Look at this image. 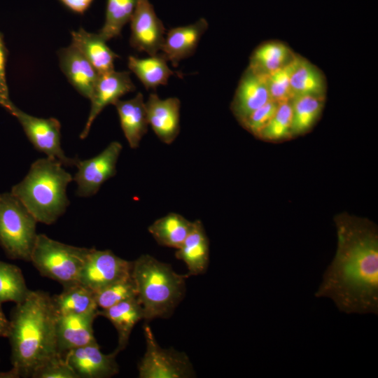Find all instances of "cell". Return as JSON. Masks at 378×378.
<instances>
[{"instance_id": "cell-1", "label": "cell", "mask_w": 378, "mask_h": 378, "mask_svg": "<svg viewBox=\"0 0 378 378\" xmlns=\"http://www.w3.org/2000/svg\"><path fill=\"white\" fill-rule=\"evenodd\" d=\"M337 244L314 295L347 314H378V229L346 212L334 218Z\"/></svg>"}, {"instance_id": "cell-2", "label": "cell", "mask_w": 378, "mask_h": 378, "mask_svg": "<svg viewBox=\"0 0 378 378\" xmlns=\"http://www.w3.org/2000/svg\"><path fill=\"white\" fill-rule=\"evenodd\" d=\"M57 316L52 297L44 291L30 290L22 302L15 304L7 337L11 346V370L17 377H31L44 363L60 354Z\"/></svg>"}, {"instance_id": "cell-3", "label": "cell", "mask_w": 378, "mask_h": 378, "mask_svg": "<svg viewBox=\"0 0 378 378\" xmlns=\"http://www.w3.org/2000/svg\"><path fill=\"white\" fill-rule=\"evenodd\" d=\"M55 158L46 157L34 161L25 177L11 189L14 195L37 222L54 223L69 204L66 188L71 175Z\"/></svg>"}, {"instance_id": "cell-4", "label": "cell", "mask_w": 378, "mask_h": 378, "mask_svg": "<svg viewBox=\"0 0 378 378\" xmlns=\"http://www.w3.org/2000/svg\"><path fill=\"white\" fill-rule=\"evenodd\" d=\"M132 276L144 320L167 318L183 299L189 275L176 273L172 266L144 254L133 261Z\"/></svg>"}, {"instance_id": "cell-5", "label": "cell", "mask_w": 378, "mask_h": 378, "mask_svg": "<svg viewBox=\"0 0 378 378\" xmlns=\"http://www.w3.org/2000/svg\"><path fill=\"white\" fill-rule=\"evenodd\" d=\"M90 248L66 244L38 234L30 261L42 276L64 287L78 283Z\"/></svg>"}, {"instance_id": "cell-6", "label": "cell", "mask_w": 378, "mask_h": 378, "mask_svg": "<svg viewBox=\"0 0 378 378\" xmlns=\"http://www.w3.org/2000/svg\"><path fill=\"white\" fill-rule=\"evenodd\" d=\"M37 223L11 192L0 194V244L10 258L30 261Z\"/></svg>"}, {"instance_id": "cell-7", "label": "cell", "mask_w": 378, "mask_h": 378, "mask_svg": "<svg viewBox=\"0 0 378 378\" xmlns=\"http://www.w3.org/2000/svg\"><path fill=\"white\" fill-rule=\"evenodd\" d=\"M146 351L139 363V378H190L196 374L189 357L173 348L164 349L149 326L144 327Z\"/></svg>"}, {"instance_id": "cell-8", "label": "cell", "mask_w": 378, "mask_h": 378, "mask_svg": "<svg viewBox=\"0 0 378 378\" xmlns=\"http://www.w3.org/2000/svg\"><path fill=\"white\" fill-rule=\"evenodd\" d=\"M22 125L27 138L40 152L57 159L64 166L75 165L76 158L67 157L61 146V125L55 118H41L31 115L12 104L8 111Z\"/></svg>"}, {"instance_id": "cell-9", "label": "cell", "mask_w": 378, "mask_h": 378, "mask_svg": "<svg viewBox=\"0 0 378 378\" xmlns=\"http://www.w3.org/2000/svg\"><path fill=\"white\" fill-rule=\"evenodd\" d=\"M133 261L122 259L110 250L91 248L78 282L96 292L132 274Z\"/></svg>"}, {"instance_id": "cell-10", "label": "cell", "mask_w": 378, "mask_h": 378, "mask_svg": "<svg viewBox=\"0 0 378 378\" xmlns=\"http://www.w3.org/2000/svg\"><path fill=\"white\" fill-rule=\"evenodd\" d=\"M122 149V144L115 141L92 158L77 159L75 165L78 170L73 178L77 184V195H94L105 181L115 175L116 164Z\"/></svg>"}, {"instance_id": "cell-11", "label": "cell", "mask_w": 378, "mask_h": 378, "mask_svg": "<svg viewBox=\"0 0 378 378\" xmlns=\"http://www.w3.org/2000/svg\"><path fill=\"white\" fill-rule=\"evenodd\" d=\"M130 22L131 46L149 55L158 54L164 41L165 29L149 0H137Z\"/></svg>"}, {"instance_id": "cell-12", "label": "cell", "mask_w": 378, "mask_h": 378, "mask_svg": "<svg viewBox=\"0 0 378 378\" xmlns=\"http://www.w3.org/2000/svg\"><path fill=\"white\" fill-rule=\"evenodd\" d=\"M135 89L130 71L113 70L99 75L90 99L91 107L89 115L80 138L84 139L88 136L94 120L106 106L114 104L122 96Z\"/></svg>"}, {"instance_id": "cell-13", "label": "cell", "mask_w": 378, "mask_h": 378, "mask_svg": "<svg viewBox=\"0 0 378 378\" xmlns=\"http://www.w3.org/2000/svg\"><path fill=\"white\" fill-rule=\"evenodd\" d=\"M115 349L105 354L97 342L68 351L64 357L78 378H107L117 374L119 367Z\"/></svg>"}, {"instance_id": "cell-14", "label": "cell", "mask_w": 378, "mask_h": 378, "mask_svg": "<svg viewBox=\"0 0 378 378\" xmlns=\"http://www.w3.org/2000/svg\"><path fill=\"white\" fill-rule=\"evenodd\" d=\"M148 125L158 139L171 144L180 132V100L176 97L160 99L151 93L145 102Z\"/></svg>"}, {"instance_id": "cell-15", "label": "cell", "mask_w": 378, "mask_h": 378, "mask_svg": "<svg viewBox=\"0 0 378 378\" xmlns=\"http://www.w3.org/2000/svg\"><path fill=\"white\" fill-rule=\"evenodd\" d=\"M270 100L266 75L248 66L240 80L231 109L241 122Z\"/></svg>"}, {"instance_id": "cell-16", "label": "cell", "mask_w": 378, "mask_h": 378, "mask_svg": "<svg viewBox=\"0 0 378 378\" xmlns=\"http://www.w3.org/2000/svg\"><path fill=\"white\" fill-rule=\"evenodd\" d=\"M98 314H58L57 320V344L60 354L87 344L96 343L93 322Z\"/></svg>"}, {"instance_id": "cell-17", "label": "cell", "mask_w": 378, "mask_h": 378, "mask_svg": "<svg viewBox=\"0 0 378 378\" xmlns=\"http://www.w3.org/2000/svg\"><path fill=\"white\" fill-rule=\"evenodd\" d=\"M207 20L200 18L195 23L170 29L167 33L161 53L174 67L195 51L203 34L208 28Z\"/></svg>"}, {"instance_id": "cell-18", "label": "cell", "mask_w": 378, "mask_h": 378, "mask_svg": "<svg viewBox=\"0 0 378 378\" xmlns=\"http://www.w3.org/2000/svg\"><path fill=\"white\" fill-rule=\"evenodd\" d=\"M60 68L72 86L90 99L99 74L88 60L71 43L58 52Z\"/></svg>"}, {"instance_id": "cell-19", "label": "cell", "mask_w": 378, "mask_h": 378, "mask_svg": "<svg viewBox=\"0 0 378 378\" xmlns=\"http://www.w3.org/2000/svg\"><path fill=\"white\" fill-rule=\"evenodd\" d=\"M113 105L116 108L121 129L130 147L138 148L149 125L143 94L138 92L134 98L128 100L118 99Z\"/></svg>"}, {"instance_id": "cell-20", "label": "cell", "mask_w": 378, "mask_h": 378, "mask_svg": "<svg viewBox=\"0 0 378 378\" xmlns=\"http://www.w3.org/2000/svg\"><path fill=\"white\" fill-rule=\"evenodd\" d=\"M209 240L201 220L193 222L192 230L176 249L175 256L185 262L190 275L206 272L209 263Z\"/></svg>"}, {"instance_id": "cell-21", "label": "cell", "mask_w": 378, "mask_h": 378, "mask_svg": "<svg viewBox=\"0 0 378 378\" xmlns=\"http://www.w3.org/2000/svg\"><path fill=\"white\" fill-rule=\"evenodd\" d=\"M71 34V43L88 60L99 75L114 70V61L118 55L111 50L99 34L88 32L82 27Z\"/></svg>"}, {"instance_id": "cell-22", "label": "cell", "mask_w": 378, "mask_h": 378, "mask_svg": "<svg viewBox=\"0 0 378 378\" xmlns=\"http://www.w3.org/2000/svg\"><path fill=\"white\" fill-rule=\"evenodd\" d=\"M98 314L106 318L116 329L118 340L115 349L119 352L127 346L134 326L139 321L144 320L143 308L136 298L105 309H99Z\"/></svg>"}, {"instance_id": "cell-23", "label": "cell", "mask_w": 378, "mask_h": 378, "mask_svg": "<svg viewBox=\"0 0 378 378\" xmlns=\"http://www.w3.org/2000/svg\"><path fill=\"white\" fill-rule=\"evenodd\" d=\"M167 62L164 55L158 52L146 58L130 56L127 65L147 90H155L159 85H167L172 76H179L169 67Z\"/></svg>"}, {"instance_id": "cell-24", "label": "cell", "mask_w": 378, "mask_h": 378, "mask_svg": "<svg viewBox=\"0 0 378 378\" xmlns=\"http://www.w3.org/2000/svg\"><path fill=\"white\" fill-rule=\"evenodd\" d=\"M52 300L58 314H98L94 292L78 282L64 286L63 290L52 296Z\"/></svg>"}, {"instance_id": "cell-25", "label": "cell", "mask_w": 378, "mask_h": 378, "mask_svg": "<svg viewBox=\"0 0 378 378\" xmlns=\"http://www.w3.org/2000/svg\"><path fill=\"white\" fill-rule=\"evenodd\" d=\"M192 226L193 222L179 214L172 212L154 221L148 230L159 245L177 249L182 245Z\"/></svg>"}, {"instance_id": "cell-26", "label": "cell", "mask_w": 378, "mask_h": 378, "mask_svg": "<svg viewBox=\"0 0 378 378\" xmlns=\"http://www.w3.org/2000/svg\"><path fill=\"white\" fill-rule=\"evenodd\" d=\"M290 86L293 97L308 95L324 98L323 76L315 66L302 58L291 75Z\"/></svg>"}, {"instance_id": "cell-27", "label": "cell", "mask_w": 378, "mask_h": 378, "mask_svg": "<svg viewBox=\"0 0 378 378\" xmlns=\"http://www.w3.org/2000/svg\"><path fill=\"white\" fill-rule=\"evenodd\" d=\"M295 56L284 43L276 41L265 43L252 54L249 67L268 74L288 64Z\"/></svg>"}, {"instance_id": "cell-28", "label": "cell", "mask_w": 378, "mask_h": 378, "mask_svg": "<svg viewBox=\"0 0 378 378\" xmlns=\"http://www.w3.org/2000/svg\"><path fill=\"white\" fill-rule=\"evenodd\" d=\"M292 107L291 134H301L308 131L318 119L323 98L313 96H295L290 100Z\"/></svg>"}, {"instance_id": "cell-29", "label": "cell", "mask_w": 378, "mask_h": 378, "mask_svg": "<svg viewBox=\"0 0 378 378\" xmlns=\"http://www.w3.org/2000/svg\"><path fill=\"white\" fill-rule=\"evenodd\" d=\"M137 0H107L105 21L99 34L106 41L120 36L134 13Z\"/></svg>"}, {"instance_id": "cell-30", "label": "cell", "mask_w": 378, "mask_h": 378, "mask_svg": "<svg viewBox=\"0 0 378 378\" xmlns=\"http://www.w3.org/2000/svg\"><path fill=\"white\" fill-rule=\"evenodd\" d=\"M29 292L20 268L0 260V304L21 302Z\"/></svg>"}, {"instance_id": "cell-31", "label": "cell", "mask_w": 378, "mask_h": 378, "mask_svg": "<svg viewBox=\"0 0 378 378\" xmlns=\"http://www.w3.org/2000/svg\"><path fill=\"white\" fill-rule=\"evenodd\" d=\"M136 285L132 274L94 292L99 309L109 308L121 302L136 298Z\"/></svg>"}, {"instance_id": "cell-32", "label": "cell", "mask_w": 378, "mask_h": 378, "mask_svg": "<svg viewBox=\"0 0 378 378\" xmlns=\"http://www.w3.org/2000/svg\"><path fill=\"white\" fill-rule=\"evenodd\" d=\"M300 57L295 55L288 64L266 75L271 99L282 103L290 102L292 98L290 80L291 75L298 64Z\"/></svg>"}, {"instance_id": "cell-33", "label": "cell", "mask_w": 378, "mask_h": 378, "mask_svg": "<svg viewBox=\"0 0 378 378\" xmlns=\"http://www.w3.org/2000/svg\"><path fill=\"white\" fill-rule=\"evenodd\" d=\"M292 107L290 102L279 103L277 110L258 137L267 140H280L292 135Z\"/></svg>"}, {"instance_id": "cell-34", "label": "cell", "mask_w": 378, "mask_h": 378, "mask_svg": "<svg viewBox=\"0 0 378 378\" xmlns=\"http://www.w3.org/2000/svg\"><path fill=\"white\" fill-rule=\"evenodd\" d=\"M279 103L270 100L253 111L240 123L251 134L258 137L260 133L268 125L275 114Z\"/></svg>"}, {"instance_id": "cell-35", "label": "cell", "mask_w": 378, "mask_h": 378, "mask_svg": "<svg viewBox=\"0 0 378 378\" xmlns=\"http://www.w3.org/2000/svg\"><path fill=\"white\" fill-rule=\"evenodd\" d=\"M31 378H78L64 355L58 354L36 370Z\"/></svg>"}, {"instance_id": "cell-36", "label": "cell", "mask_w": 378, "mask_h": 378, "mask_svg": "<svg viewBox=\"0 0 378 378\" xmlns=\"http://www.w3.org/2000/svg\"><path fill=\"white\" fill-rule=\"evenodd\" d=\"M6 50L0 33V105L8 111L13 104L9 99L8 88L6 79Z\"/></svg>"}, {"instance_id": "cell-37", "label": "cell", "mask_w": 378, "mask_h": 378, "mask_svg": "<svg viewBox=\"0 0 378 378\" xmlns=\"http://www.w3.org/2000/svg\"><path fill=\"white\" fill-rule=\"evenodd\" d=\"M66 8L76 14L83 15L94 0H59Z\"/></svg>"}, {"instance_id": "cell-38", "label": "cell", "mask_w": 378, "mask_h": 378, "mask_svg": "<svg viewBox=\"0 0 378 378\" xmlns=\"http://www.w3.org/2000/svg\"><path fill=\"white\" fill-rule=\"evenodd\" d=\"M9 330V320L6 317L0 304V337L8 336Z\"/></svg>"}, {"instance_id": "cell-39", "label": "cell", "mask_w": 378, "mask_h": 378, "mask_svg": "<svg viewBox=\"0 0 378 378\" xmlns=\"http://www.w3.org/2000/svg\"><path fill=\"white\" fill-rule=\"evenodd\" d=\"M16 378L15 373L10 370L8 372H0V378Z\"/></svg>"}]
</instances>
